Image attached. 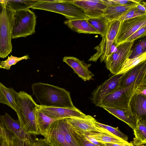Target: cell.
Returning <instances> with one entry per match:
<instances>
[{"instance_id":"obj_5","label":"cell","mask_w":146,"mask_h":146,"mask_svg":"<svg viewBox=\"0 0 146 146\" xmlns=\"http://www.w3.org/2000/svg\"><path fill=\"white\" fill-rule=\"evenodd\" d=\"M36 17L29 9L15 11L11 38L25 37L35 32Z\"/></svg>"},{"instance_id":"obj_37","label":"cell","mask_w":146,"mask_h":146,"mask_svg":"<svg viewBox=\"0 0 146 146\" xmlns=\"http://www.w3.org/2000/svg\"><path fill=\"white\" fill-rule=\"evenodd\" d=\"M146 25L141 27L129 37L125 42L135 41L136 40L146 36Z\"/></svg>"},{"instance_id":"obj_1","label":"cell","mask_w":146,"mask_h":146,"mask_svg":"<svg viewBox=\"0 0 146 146\" xmlns=\"http://www.w3.org/2000/svg\"><path fill=\"white\" fill-rule=\"evenodd\" d=\"M32 89L41 106L74 109L70 93L65 89L41 82L33 84Z\"/></svg>"},{"instance_id":"obj_18","label":"cell","mask_w":146,"mask_h":146,"mask_svg":"<svg viewBox=\"0 0 146 146\" xmlns=\"http://www.w3.org/2000/svg\"><path fill=\"white\" fill-rule=\"evenodd\" d=\"M102 108L126 123L133 130L135 128L137 120L132 112L129 107L123 109L106 106L103 107Z\"/></svg>"},{"instance_id":"obj_28","label":"cell","mask_w":146,"mask_h":146,"mask_svg":"<svg viewBox=\"0 0 146 146\" xmlns=\"http://www.w3.org/2000/svg\"><path fill=\"white\" fill-rule=\"evenodd\" d=\"M59 121L68 146H79L71 133L66 118L59 119Z\"/></svg>"},{"instance_id":"obj_35","label":"cell","mask_w":146,"mask_h":146,"mask_svg":"<svg viewBox=\"0 0 146 146\" xmlns=\"http://www.w3.org/2000/svg\"><path fill=\"white\" fill-rule=\"evenodd\" d=\"M145 15H146V13L140 11L135 7L121 17L118 20L121 21Z\"/></svg>"},{"instance_id":"obj_3","label":"cell","mask_w":146,"mask_h":146,"mask_svg":"<svg viewBox=\"0 0 146 146\" xmlns=\"http://www.w3.org/2000/svg\"><path fill=\"white\" fill-rule=\"evenodd\" d=\"M31 8L57 13L69 20L90 18L82 9L68 0H36Z\"/></svg>"},{"instance_id":"obj_32","label":"cell","mask_w":146,"mask_h":146,"mask_svg":"<svg viewBox=\"0 0 146 146\" xmlns=\"http://www.w3.org/2000/svg\"><path fill=\"white\" fill-rule=\"evenodd\" d=\"M29 58V57L28 55L20 57L11 55L10 56H8L7 59L5 60L0 61V68L9 70L11 66L15 64L21 60Z\"/></svg>"},{"instance_id":"obj_41","label":"cell","mask_w":146,"mask_h":146,"mask_svg":"<svg viewBox=\"0 0 146 146\" xmlns=\"http://www.w3.org/2000/svg\"><path fill=\"white\" fill-rule=\"evenodd\" d=\"M135 94H139L146 96V85H143L139 86L136 89Z\"/></svg>"},{"instance_id":"obj_36","label":"cell","mask_w":146,"mask_h":146,"mask_svg":"<svg viewBox=\"0 0 146 146\" xmlns=\"http://www.w3.org/2000/svg\"><path fill=\"white\" fill-rule=\"evenodd\" d=\"M107 6L110 5H123L137 4L141 0H102Z\"/></svg>"},{"instance_id":"obj_27","label":"cell","mask_w":146,"mask_h":146,"mask_svg":"<svg viewBox=\"0 0 146 146\" xmlns=\"http://www.w3.org/2000/svg\"><path fill=\"white\" fill-rule=\"evenodd\" d=\"M87 20L99 33L102 37L105 33L110 22L103 16L90 18Z\"/></svg>"},{"instance_id":"obj_19","label":"cell","mask_w":146,"mask_h":146,"mask_svg":"<svg viewBox=\"0 0 146 146\" xmlns=\"http://www.w3.org/2000/svg\"><path fill=\"white\" fill-rule=\"evenodd\" d=\"M129 106L137 120L146 118V96L134 94L130 101Z\"/></svg>"},{"instance_id":"obj_33","label":"cell","mask_w":146,"mask_h":146,"mask_svg":"<svg viewBox=\"0 0 146 146\" xmlns=\"http://www.w3.org/2000/svg\"><path fill=\"white\" fill-rule=\"evenodd\" d=\"M70 128L72 134L79 146H99L94 144L88 140L84 134Z\"/></svg>"},{"instance_id":"obj_14","label":"cell","mask_w":146,"mask_h":146,"mask_svg":"<svg viewBox=\"0 0 146 146\" xmlns=\"http://www.w3.org/2000/svg\"><path fill=\"white\" fill-rule=\"evenodd\" d=\"M71 3L82 9L90 18L103 16L107 6L102 0H68Z\"/></svg>"},{"instance_id":"obj_9","label":"cell","mask_w":146,"mask_h":146,"mask_svg":"<svg viewBox=\"0 0 146 146\" xmlns=\"http://www.w3.org/2000/svg\"><path fill=\"white\" fill-rule=\"evenodd\" d=\"M125 73L113 75L97 87L92 93L90 98L96 106L100 107L107 95L119 88L120 81Z\"/></svg>"},{"instance_id":"obj_10","label":"cell","mask_w":146,"mask_h":146,"mask_svg":"<svg viewBox=\"0 0 146 146\" xmlns=\"http://www.w3.org/2000/svg\"><path fill=\"white\" fill-rule=\"evenodd\" d=\"M146 25V15L121 21L114 43L116 47L124 42L139 29Z\"/></svg>"},{"instance_id":"obj_44","label":"cell","mask_w":146,"mask_h":146,"mask_svg":"<svg viewBox=\"0 0 146 146\" xmlns=\"http://www.w3.org/2000/svg\"><path fill=\"white\" fill-rule=\"evenodd\" d=\"M4 127L1 122H0V137L1 136Z\"/></svg>"},{"instance_id":"obj_43","label":"cell","mask_w":146,"mask_h":146,"mask_svg":"<svg viewBox=\"0 0 146 146\" xmlns=\"http://www.w3.org/2000/svg\"><path fill=\"white\" fill-rule=\"evenodd\" d=\"M84 135L88 140L94 144L99 146H103L102 144L101 143L98 142L93 138L89 137L86 135Z\"/></svg>"},{"instance_id":"obj_12","label":"cell","mask_w":146,"mask_h":146,"mask_svg":"<svg viewBox=\"0 0 146 146\" xmlns=\"http://www.w3.org/2000/svg\"><path fill=\"white\" fill-rule=\"evenodd\" d=\"M37 110L50 118L56 119L74 117L85 118L88 115L85 114L76 108L71 109L47 107L38 105Z\"/></svg>"},{"instance_id":"obj_29","label":"cell","mask_w":146,"mask_h":146,"mask_svg":"<svg viewBox=\"0 0 146 146\" xmlns=\"http://www.w3.org/2000/svg\"><path fill=\"white\" fill-rule=\"evenodd\" d=\"M36 1L4 0L7 5L14 11L29 9Z\"/></svg>"},{"instance_id":"obj_39","label":"cell","mask_w":146,"mask_h":146,"mask_svg":"<svg viewBox=\"0 0 146 146\" xmlns=\"http://www.w3.org/2000/svg\"><path fill=\"white\" fill-rule=\"evenodd\" d=\"M34 146H52L44 139L35 137Z\"/></svg>"},{"instance_id":"obj_38","label":"cell","mask_w":146,"mask_h":146,"mask_svg":"<svg viewBox=\"0 0 146 146\" xmlns=\"http://www.w3.org/2000/svg\"><path fill=\"white\" fill-rule=\"evenodd\" d=\"M0 146H9L6 129L4 128L0 137Z\"/></svg>"},{"instance_id":"obj_24","label":"cell","mask_w":146,"mask_h":146,"mask_svg":"<svg viewBox=\"0 0 146 146\" xmlns=\"http://www.w3.org/2000/svg\"><path fill=\"white\" fill-rule=\"evenodd\" d=\"M101 132L94 133L86 135L93 138L100 143H128L125 141L110 133L106 131L99 127Z\"/></svg>"},{"instance_id":"obj_2","label":"cell","mask_w":146,"mask_h":146,"mask_svg":"<svg viewBox=\"0 0 146 146\" xmlns=\"http://www.w3.org/2000/svg\"><path fill=\"white\" fill-rule=\"evenodd\" d=\"M16 102V113L23 129L27 133L32 135H39L36 120L38 105L31 96L23 91L18 92Z\"/></svg>"},{"instance_id":"obj_16","label":"cell","mask_w":146,"mask_h":146,"mask_svg":"<svg viewBox=\"0 0 146 146\" xmlns=\"http://www.w3.org/2000/svg\"><path fill=\"white\" fill-rule=\"evenodd\" d=\"M63 61L72 68L78 76L84 81L92 79L94 76L88 69L91 64H86L73 56H65Z\"/></svg>"},{"instance_id":"obj_25","label":"cell","mask_w":146,"mask_h":146,"mask_svg":"<svg viewBox=\"0 0 146 146\" xmlns=\"http://www.w3.org/2000/svg\"><path fill=\"white\" fill-rule=\"evenodd\" d=\"M57 120L58 119L50 118L37 109L36 120L39 134L42 135L44 133L48 126L53 122Z\"/></svg>"},{"instance_id":"obj_45","label":"cell","mask_w":146,"mask_h":146,"mask_svg":"<svg viewBox=\"0 0 146 146\" xmlns=\"http://www.w3.org/2000/svg\"><path fill=\"white\" fill-rule=\"evenodd\" d=\"M141 146H146V145H142Z\"/></svg>"},{"instance_id":"obj_42","label":"cell","mask_w":146,"mask_h":146,"mask_svg":"<svg viewBox=\"0 0 146 146\" xmlns=\"http://www.w3.org/2000/svg\"><path fill=\"white\" fill-rule=\"evenodd\" d=\"M146 3L142 0L137 4L136 7L139 10L141 11L146 13Z\"/></svg>"},{"instance_id":"obj_7","label":"cell","mask_w":146,"mask_h":146,"mask_svg":"<svg viewBox=\"0 0 146 146\" xmlns=\"http://www.w3.org/2000/svg\"><path fill=\"white\" fill-rule=\"evenodd\" d=\"M139 86L134 83L128 87L119 88L107 95L102 101L100 107L106 106L120 109L128 108L131 98Z\"/></svg>"},{"instance_id":"obj_34","label":"cell","mask_w":146,"mask_h":146,"mask_svg":"<svg viewBox=\"0 0 146 146\" xmlns=\"http://www.w3.org/2000/svg\"><path fill=\"white\" fill-rule=\"evenodd\" d=\"M146 39L140 41L132 50V52L128 58L136 57L146 52Z\"/></svg>"},{"instance_id":"obj_40","label":"cell","mask_w":146,"mask_h":146,"mask_svg":"<svg viewBox=\"0 0 146 146\" xmlns=\"http://www.w3.org/2000/svg\"><path fill=\"white\" fill-rule=\"evenodd\" d=\"M103 146H134L132 143H101Z\"/></svg>"},{"instance_id":"obj_11","label":"cell","mask_w":146,"mask_h":146,"mask_svg":"<svg viewBox=\"0 0 146 146\" xmlns=\"http://www.w3.org/2000/svg\"><path fill=\"white\" fill-rule=\"evenodd\" d=\"M135 83L146 85V61H143L125 72L120 82L119 88H125Z\"/></svg>"},{"instance_id":"obj_22","label":"cell","mask_w":146,"mask_h":146,"mask_svg":"<svg viewBox=\"0 0 146 146\" xmlns=\"http://www.w3.org/2000/svg\"><path fill=\"white\" fill-rule=\"evenodd\" d=\"M18 94L12 88H7L0 82V103L7 105L16 112V98Z\"/></svg>"},{"instance_id":"obj_26","label":"cell","mask_w":146,"mask_h":146,"mask_svg":"<svg viewBox=\"0 0 146 146\" xmlns=\"http://www.w3.org/2000/svg\"><path fill=\"white\" fill-rule=\"evenodd\" d=\"M6 129L9 146H34L35 138L21 139Z\"/></svg>"},{"instance_id":"obj_4","label":"cell","mask_w":146,"mask_h":146,"mask_svg":"<svg viewBox=\"0 0 146 146\" xmlns=\"http://www.w3.org/2000/svg\"><path fill=\"white\" fill-rule=\"evenodd\" d=\"M15 11L4 0H0V58H5L12 51L11 36Z\"/></svg>"},{"instance_id":"obj_15","label":"cell","mask_w":146,"mask_h":146,"mask_svg":"<svg viewBox=\"0 0 146 146\" xmlns=\"http://www.w3.org/2000/svg\"><path fill=\"white\" fill-rule=\"evenodd\" d=\"M59 120L50 124L42 135L52 146H68L61 129Z\"/></svg>"},{"instance_id":"obj_13","label":"cell","mask_w":146,"mask_h":146,"mask_svg":"<svg viewBox=\"0 0 146 146\" xmlns=\"http://www.w3.org/2000/svg\"><path fill=\"white\" fill-rule=\"evenodd\" d=\"M66 119L70 128L84 135L101 132L95 125L96 120L90 115L85 118L74 117Z\"/></svg>"},{"instance_id":"obj_20","label":"cell","mask_w":146,"mask_h":146,"mask_svg":"<svg viewBox=\"0 0 146 146\" xmlns=\"http://www.w3.org/2000/svg\"><path fill=\"white\" fill-rule=\"evenodd\" d=\"M85 19L67 20L64 23L70 29L79 33L98 34L99 33Z\"/></svg>"},{"instance_id":"obj_31","label":"cell","mask_w":146,"mask_h":146,"mask_svg":"<svg viewBox=\"0 0 146 146\" xmlns=\"http://www.w3.org/2000/svg\"><path fill=\"white\" fill-rule=\"evenodd\" d=\"M95 124L97 127L106 131L118 138L128 142V137L127 136L119 131L117 128L100 123L96 121L95 122Z\"/></svg>"},{"instance_id":"obj_6","label":"cell","mask_w":146,"mask_h":146,"mask_svg":"<svg viewBox=\"0 0 146 146\" xmlns=\"http://www.w3.org/2000/svg\"><path fill=\"white\" fill-rule=\"evenodd\" d=\"M121 21L115 20L109 22L107 30L102 37L100 44L94 49L97 52L92 56L88 61L96 62L99 58L101 62H105L110 53L112 46L114 43Z\"/></svg>"},{"instance_id":"obj_8","label":"cell","mask_w":146,"mask_h":146,"mask_svg":"<svg viewBox=\"0 0 146 146\" xmlns=\"http://www.w3.org/2000/svg\"><path fill=\"white\" fill-rule=\"evenodd\" d=\"M135 41L125 42L119 45L115 52L110 53L104 62L106 68L113 75L120 71L132 52V48Z\"/></svg>"},{"instance_id":"obj_21","label":"cell","mask_w":146,"mask_h":146,"mask_svg":"<svg viewBox=\"0 0 146 146\" xmlns=\"http://www.w3.org/2000/svg\"><path fill=\"white\" fill-rule=\"evenodd\" d=\"M137 4L107 6L103 16L109 22L118 20L121 17L136 7Z\"/></svg>"},{"instance_id":"obj_30","label":"cell","mask_w":146,"mask_h":146,"mask_svg":"<svg viewBox=\"0 0 146 146\" xmlns=\"http://www.w3.org/2000/svg\"><path fill=\"white\" fill-rule=\"evenodd\" d=\"M146 52L133 58L127 59L117 74L125 73L142 62L146 60Z\"/></svg>"},{"instance_id":"obj_23","label":"cell","mask_w":146,"mask_h":146,"mask_svg":"<svg viewBox=\"0 0 146 146\" xmlns=\"http://www.w3.org/2000/svg\"><path fill=\"white\" fill-rule=\"evenodd\" d=\"M135 138L132 143L134 146H141L146 143V119L137 120L133 130Z\"/></svg>"},{"instance_id":"obj_17","label":"cell","mask_w":146,"mask_h":146,"mask_svg":"<svg viewBox=\"0 0 146 146\" xmlns=\"http://www.w3.org/2000/svg\"><path fill=\"white\" fill-rule=\"evenodd\" d=\"M0 120L4 127L14 135L21 139L33 137L32 135L27 133L21 127L18 119H13L8 113L0 115Z\"/></svg>"}]
</instances>
